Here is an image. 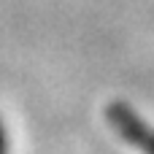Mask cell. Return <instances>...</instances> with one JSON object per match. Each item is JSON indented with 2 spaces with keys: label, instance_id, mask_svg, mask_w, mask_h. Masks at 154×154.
<instances>
[{
  "label": "cell",
  "instance_id": "1",
  "mask_svg": "<svg viewBox=\"0 0 154 154\" xmlns=\"http://www.w3.org/2000/svg\"><path fill=\"white\" fill-rule=\"evenodd\" d=\"M8 152V138H5V130H3V125H0V154Z\"/></svg>",
  "mask_w": 154,
  "mask_h": 154
}]
</instances>
